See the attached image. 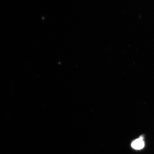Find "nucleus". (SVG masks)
Masks as SVG:
<instances>
[{
  "label": "nucleus",
  "mask_w": 154,
  "mask_h": 154,
  "mask_svg": "<svg viewBox=\"0 0 154 154\" xmlns=\"http://www.w3.org/2000/svg\"><path fill=\"white\" fill-rule=\"evenodd\" d=\"M131 146L135 149L139 150L143 148L144 146L143 138L141 137L139 138L134 141L131 143Z\"/></svg>",
  "instance_id": "1"
}]
</instances>
